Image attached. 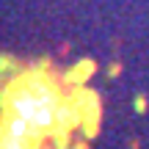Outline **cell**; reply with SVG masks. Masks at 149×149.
<instances>
[{
  "mask_svg": "<svg viewBox=\"0 0 149 149\" xmlns=\"http://www.w3.org/2000/svg\"><path fill=\"white\" fill-rule=\"evenodd\" d=\"M135 111H138V113L146 111V100H144V97H135Z\"/></svg>",
  "mask_w": 149,
  "mask_h": 149,
  "instance_id": "obj_3",
  "label": "cell"
},
{
  "mask_svg": "<svg viewBox=\"0 0 149 149\" xmlns=\"http://www.w3.org/2000/svg\"><path fill=\"white\" fill-rule=\"evenodd\" d=\"M119 69H122V66H119V64H113L111 69H108V74H111V77H113V74H119Z\"/></svg>",
  "mask_w": 149,
  "mask_h": 149,
  "instance_id": "obj_4",
  "label": "cell"
},
{
  "mask_svg": "<svg viewBox=\"0 0 149 149\" xmlns=\"http://www.w3.org/2000/svg\"><path fill=\"white\" fill-rule=\"evenodd\" d=\"M36 138H17V135H8L0 130V149H33Z\"/></svg>",
  "mask_w": 149,
  "mask_h": 149,
  "instance_id": "obj_2",
  "label": "cell"
},
{
  "mask_svg": "<svg viewBox=\"0 0 149 149\" xmlns=\"http://www.w3.org/2000/svg\"><path fill=\"white\" fill-rule=\"evenodd\" d=\"M64 100L61 88L42 72H31L22 80H17V86L8 91V105L11 113L28 119L39 133H53L55 130V113Z\"/></svg>",
  "mask_w": 149,
  "mask_h": 149,
  "instance_id": "obj_1",
  "label": "cell"
}]
</instances>
